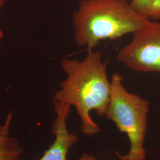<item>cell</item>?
Listing matches in <instances>:
<instances>
[{
	"mask_svg": "<svg viewBox=\"0 0 160 160\" xmlns=\"http://www.w3.org/2000/svg\"><path fill=\"white\" fill-rule=\"evenodd\" d=\"M3 38H4V33H3L2 30L0 29V43H1L2 39H3Z\"/></svg>",
	"mask_w": 160,
	"mask_h": 160,
	"instance_id": "9c48e42d",
	"label": "cell"
},
{
	"mask_svg": "<svg viewBox=\"0 0 160 160\" xmlns=\"http://www.w3.org/2000/svg\"><path fill=\"white\" fill-rule=\"evenodd\" d=\"M112 92L105 116L122 132L126 133L130 149L125 155L118 154L120 160H145L144 148L147 130L149 102L128 92L123 84V77L114 73L111 77Z\"/></svg>",
	"mask_w": 160,
	"mask_h": 160,
	"instance_id": "3957f363",
	"label": "cell"
},
{
	"mask_svg": "<svg viewBox=\"0 0 160 160\" xmlns=\"http://www.w3.org/2000/svg\"><path fill=\"white\" fill-rule=\"evenodd\" d=\"M61 67L67 78L60 84L53 101L76 109L81 120V131L87 136L97 134L100 128L92 119V111L103 116L109 105L112 86L107 75V62L98 51L87 50L82 61L64 59Z\"/></svg>",
	"mask_w": 160,
	"mask_h": 160,
	"instance_id": "6da1fadb",
	"label": "cell"
},
{
	"mask_svg": "<svg viewBox=\"0 0 160 160\" xmlns=\"http://www.w3.org/2000/svg\"><path fill=\"white\" fill-rule=\"evenodd\" d=\"M12 115L9 112L0 125V160H20L23 149L17 139L10 134Z\"/></svg>",
	"mask_w": 160,
	"mask_h": 160,
	"instance_id": "8992f818",
	"label": "cell"
},
{
	"mask_svg": "<svg viewBox=\"0 0 160 160\" xmlns=\"http://www.w3.org/2000/svg\"><path fill=\"white\" fill-rule=\"evenodd\" d=\"M78 160H96V158L92 155L85 153L82 155Z\"/></svg>",
	"mask_w": 160,
	"mask_h": 160,
	"instance_id": "ba28073f",
	"label": "cell"
},
{
	"mask_svg": "<svg viewBox=\"0 0 160 160\" xmlns=\"http://www.w3.org/2000/svg\"><path fill=\"white\" fill-rule=\"evenodd\" d=\"M132 8L151 20L160 21V0H130Z\"/></svg>",
	"mask_w": 160,
	"mask_h": 160,
	"instance_id": "52a82bcc",
	"label": "cell"
},
{
	"mask_svg": "<svg viewBox=\"0 0 160 160\" xmlns=\"http://www.w3.org/2000/svg\"><path fill=\"white\" fill-rule=\"evenodd\" d=\"M6 2V0H0V8H2Z\"/></svg>",
	"mask_w": 160,
	"mask_h": 160,
	"instance_id": "30bf717a",
	"label": "cell"
},
{
	"mask_svg": "<svg viewBox=\"0 0 160 160\" xmlns=\"http://www.w3.org/2000/svg\"><path fill=\"white\" fill-rule=\"evenodd\" d=\"M116 60L136 72L160 73V21H148L132 33Z\"/></svg>",
	"mask_w": 160,
	"mask_h": 160,
	"instance_id": "277c9868",
	"label": "cell"
},
{
	"mask_svg": "<svg viewBox=\"0 0 160 160\" xmlns=\"http://www.w3.org/2000/svg\"><path fill=\"white\" fill-rule=\"evenodd\" d=\"M53 102L56 117L52 123V131L55 135V140L39 160H67L69 149L78 141L74 132L69 131L67 125L71 106L67 104Z\"/></svg>",
	"mask_w": 160,
	"mask_h": 160,
	"instance_id": "5b68a950",
	"label": "cell"
},
{
	"mask_svg": "<svg viewBox=\"0 0 160 160\" xmlns=\"http://www.w3.org/2000/svg\"><path fill=\"white\" fill-rule=\"evenodd\" d=\"M149 20L135 12L129 0H81L72 14L75 42L93 49L101 41L132 34Z\"/></svg>",
	"mask_w": 160,
	"mask_h": 160,
	"instance_id": "7a4b0ae2",
	"label": "cell"
}]
</instances>
